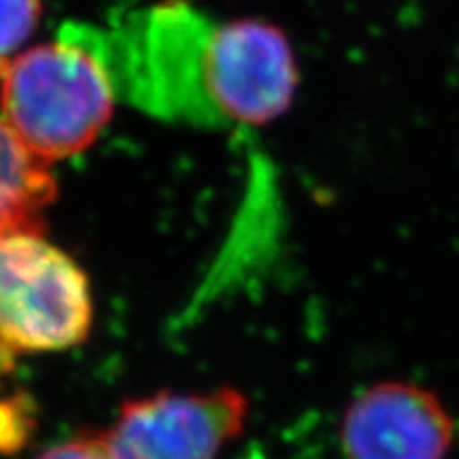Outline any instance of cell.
<instances>
[{
    "mask_svg": "<svg viewBox=\"0 0 459 459\" xmlns=\"http://www.w3.org/2000/svg\"><path fill=\"white\" fill-rule=\"evenodd\" d=\"M113 90L105 62L77 26H66L57 43L0 62L4 119L49 164L96 141L111 119Z\"/></svg>",
    "mask_w": 459,
    "mask_h": 459,
    "instance_id": "cell-1",
    "label": "cell"
},
{
    "mask_svg": "<svg viewBox=\"0 0 459 459\" xmlns=\"http://www.w3.org/2000/svg\"><path fill=\"white\" fill-rule=\"evenodd\" d=\"M88 277L39 232L0 228V351L77 347L91 328Z\"/></svg>",
    "mask_w": 459,
    "mask_h": 459,
    "instance_id": "cell-2",
    "label": "cell"
},
{
    "mask_svg": "<svg viewBox=\"0 0 459 459\" xmlns=\"http://www.w3.org/2000/svg\"><path fill=\"white\" fill-rule=\"evenodd\" d=\"M204 85L217 124L266 126L290 111L296 99V51L287 34L268 22L215 24Z\"/></svg>",
    "mask_w": 459,
    "mask_h": 459,
    "instance_id": "cell-3",
    "label": "cell"
},
{
    "mask_svg": "<svg viewBox=\"0 0 459 459\" xmlns=\"http://www.w3.org/2000/svg\"><path fill=\"white\" fill-rule=\"evenodd\" d=\"M247 417L249 400L240 389L160 392L126 400L102 440L115 459H220L243 434Z\"/></svg>",
    "mask_w": 459,
    "mask_h": 459,
    "instance_id": "cell-4",
    "label": "cell"
},
{
    "mask_svg": "<svg viewBox=\"0 0 459 459\" xmlns=\"http://www.w3.org/2000/svg\"><path fill=\"white\" fill-rule=\"evenodd\" d=\"M338 443L344 459H449L455 419L434 389L378 381L344 406Z\"/></svg>",
    "mask_w": 459,
    "mask_h": 459,
    "instance_id": "cell-5",
    "label": "cell"
},
{
    "mask_svg": "<svg viewBox=\"0 0 459 459\" xmlns=\"http://www.w3.org/2000/svg\"><path fill=\"white\" fill-rule=\"evenodd\" d=\"M54 196L49 162L17 136L7 119H0V228L39 232Z\"/></svg>",
    "mask_w": 459,
    "mask_h": 459,
    "instance_id": "cell-6",
    "label": "cell"
},
{
    "mask_svg": "<svg viewBox=\"0 0 459 459\" xmlns=\"http://www.w3.org/2000/svg\"><path fill=\"white\" fill-rule=\"evenodd\" d=\"M41 17V0H0V62L34 32Z\"/></svg>",
    "mask_w": 459,
    "mask_h": 459,
    "instance_id": "cell-7",
    "label": "cell"
},
{
    "mask_svg": "<svg viewBox=\"0 0 459 459\" xmlns=\"http://www.w3.org/2000/svg\"><path fill=\"white\" fill-rule=\"evenodd\" d=\"M32 429V417L20 398L0 400V451L20 449Z\"/></svg>",
    "mask_w": 459,
    "mask_h": 459,
    "instance_id": "cell-8",
    "label": "cell"
},
{
    "mask_svg": "<svg viewBox=\"0 0 459 459\" xmlns=\"http://www.w3.org/2000/svg\"><path fill=\"white\" fill-rule=\"evenodd\" d=\"M37 459H115L100 436H79L51 446Z\"/></svg>",
    "mask_w": 459,
    "mask_h": 459,
    "instance_id": "cell-9",
    "label": "cell"
}]
</instances>
